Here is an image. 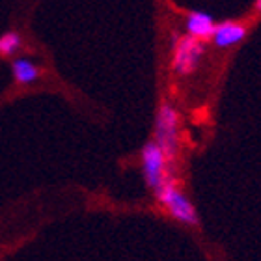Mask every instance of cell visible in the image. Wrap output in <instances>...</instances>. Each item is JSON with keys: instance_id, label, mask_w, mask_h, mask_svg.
<instances>
[{"instance_id": "cell-1", "label": "cell", "mask_w": 261, "mask_h": 261, "mask_svg": "<svg viewBox=\"0 0 261 261\" xmlns=\"http://www.w3.org/2000/svg\"><path fill=\"white\" fill-rule=\"evenodd\" d=\"M153 196H155L159 205L163 207L174 220H177L183 226H191V228L200 226V215L196 211L194 203L189 200V196L183 192L174 174L153 192Z\"/></svg>"}, {"instance_id": "cell-2", "label": "cell", "mask_w": 261, "mask_h": 261, "mask_svg": "<svg viewBox=\"0 0 261 261\" xmlns=\"http://www.w3.org/2000/svg\"><path fill=\"white\" fill-rule=\"evenodd\" d=\"M153 140L157 142L172 164L181 149V114L174 105L163 101L153 121Z\"/></svg>"}, {"instance_id": "cell-3", "label": "cell", "mask_w": 261, "mask_h": 261, "mask_svg": "<svg viewBox=\"0 0 261 261\" xmlns=\"http://www.w3.org/2000/svg\"><path fill=\"white\" fill-rule=\"evenodd\" d=\"M140 168L142 177H144V185L151 192L157 191L159 187L172 175V163H170L168 157L161 149V146L153 138L142 146Z\"/></svg>"}, {"instance_id": "cell-4", "label": "cell", "mask_w": 261, "mask_h": 261, "mask_svg": "<svg viewBox=\"0 0 261 261\" xmlns=\"http://www.w3.org/2000/svg\"><path fill=\"white\" fill-rule=\"evenodd\" d=\"M205 55V43L198 38L174 36L172 38V69L181 76L192 75Z\"/></svg>"}, {"instance_id": "cell-5", "label": "cell", "mask_w": 261, "mask_h": 261, "mask_svg": "<svg viewBox=\"0 0 261 261\" xmlns=\"http://www.w3.org/2000/svg\"><path fill=\"white\" fill-rule=\"evenodd\" d=\"M246 34H248V28L243 22L224 21V22H218L217 27H215L211 41L218 49H229V47L239 45L246 38Z\"/></svg>"}, {"instance_id": "cell-6", "label": "cell", "mask_w": 261, "mask_h": 261, "mask_svg": "<svg viewBox=\"0 0 261 261\" xmlns=\"http://www.w3.org/2000/svg\"><path fill=\"white\" fill-rule=\"evenodd\" d=\"M215 27H217V24H215L213 15H209L205 11H191V13H187L185 30L192 38L207 41V39H211Z\"/></svg>"}, {"instance_id": "cell-7", "label": "cell", "mask_w": 261, "mask_h": 261, "mask_svg": "<svg viewBox=\"0 0 261 261\" xmlns=\"http://www.w3.org/2000/svg\"><path fill=\"white\" fill-rule=\"evenodd\" d=\"M10 69H11V76H13V82L19 84V86L34 84L41 76V69L38 67V64H34L27 56H17V58H13L10 64Z\"/></svg>"}, {"instance_id": "cell-8", "label": "cell", "mask_w": 261, "mask_h": 261, "mask_svg": "<svg viewBox=\"0 0 261 261\" xmlns=\"http://www.w3.org/2000/svg\"><path fill=\"white\" fill-rule=\"evenodd\" d=\"M22 49V38L17 30H8L0 36V56L13 58Z\"/></svg>"}, {"instance_id": "cell-9", "label": "cell", "mask_w": 261, "mask_h": 261, "mask_svg": "<svg viewBox=\"0 0 261 261\" xmlns=\"http://www.w3.org/2000/svg\"><path fill=\"white\" fill-rule=\"evenodd\" d=\"M256 10L261 13V0H256Z\"/></svg>"}]
</instances>
